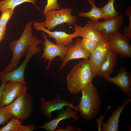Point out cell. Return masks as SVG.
I'll use <instances>...</instances> for the list:
<instances>
[{
	"instance_id": "obj_24",
	"label": "cell",
	"mask_w": 131,
	"mask_h": 131,
	"mask_svg": "<svg viewBox=\"0 0 131 131\" xmlns=\"http://www.w3.org/2000/svg\"><path fill=\"white\" fill-rule=\"evenodd\" d=\"M14 9L9 8L6 9L2 12L0 17V27L6 26L7 24L14 12Z\"/></svg>"
},
{
	"instance_id": "obj_21",
	"label": "cell",
	"mask_w": 131,
	"mask_h": 131,
	"mask_svg": "<svg viewBox=\"0 0 131 131\" xmlns=\"http://www.w3.org/2000/svg\"><path fill=\"white\" fill-rule=\"evenodd\" d=\"M115 0H108L107 3L100 8L104 14L105 21L112 19L119 15L114 7Z\"/></svg>"
},
{
	"instance_id": "obj_3",
	"label": "cell",
	"mask_w": 131,
	"mask_h": 131,
	"mask_svg": "<svg viewBox=\"0 0 131 131\" xmlns=\"http://www.w3.org/2000/svg\"><path fill=\"white\" fill-rule=\"evenodd\" d=\"M81 91V98L74 109L79 111L85 120L90 121L95 117L100 111L101 104L99 95L92 82Z\"/></svg>"
},
{
	"instance_id": "obj_8",
	"label": "cell",
	"mask_w": 131,
	"mask_h": 131,
	"mask_svg": "<svg viewBox=\"0 0 131 131\" xmlns=\"http://www.w3.org/2000/svg\"><path fill=\"white\" fill-rule=\"evenodd\" d=\"M42 34L43 38L44 40L42 44L44 45L43 53L41 56L42 59L44 58V60L47 62L49 60L47 66L45 67L46 70L49 68L51 61L56 57H60V59L63 61L66 53L69 48L73 45L71 44L69 46H66L63 45L54 44L49 41L47 38V36L43 32Z\"/></svg>"
},
{
	"instance_id": "obj_11",
	"label": "cell",
	"mask_w": 131,
	"mask_h": 131,
	"mask_svg": "<svg viewBox=\"0 0 131 131\" xmlns=\"http://www.w3.org/2000/svg\"><path fill=\"white\" fill-rule=\"evenodd\" d=\"M123 16L122 14L112 19L103 22H99L91 20L88 21L102 35L108 40L109 34L121 28L123 22Z\"/></svg>"
},
{
	"instance_id": "obj_12",
	"label": "cell",
	"mask_w": 131,
	"mask_h": 131,
	"mask_svg": "<svg viewBox=\"0 0 131 131\" xmlns=\"http://www.w3.org/2000/svg\"><path fill=\"white\" fill-rule=\"evenodd\" d=\"M27 87L23 82L10 81L6 84L3 92L1 107L11 103L16 97L27 92Z\"/></svg>"
},
{
	"instance_id": "obj_2",
	"label": "cell",
	"mask_w": 131,
	"mask_h": 131,
	"mask_svg": "<svg viewBox=\"0 0 131 131\" xmlns=\"http://www.w3.org/2000/svg\"><path fill=\"white\" fill-rule=\"evenodd\" d=\"M93 78L89 59H85L74 66L68 74L67 88L71 94H77L91 82Z\"/></svg>"
},
{
	"instance_id": "obj_23",
	"label": "cell",
	"mask_w": 131,
	"mask_h": 131,
	"mask_svg": "<svg viewBox=\"0 0 131 131\" xmlns=\"http://www.w3.org/2000/svg\"><path fill=\"white\" fill-rule=\"evenodd\" d=\"M11 120L4 126L0 128V131H19L22 126L21 121L12 116Z\"/></svg>"
},
{
	"instance_id": "obj_14",
	"label": "cell",
	"mask_w": 131,
	"mask_h": 131,
	"mask_svg": "<svg viewBox=\"0 0 131 131\" xmlns=\"http://www.w3.org/2000/svg\"><path fill=\"white\" fill-rule=\"evenodd\" d=\"M117 74L112 77L110 76L104 78L107 82L118 86L123 93L129 97H131V74L123 66L118 70Z\"/></svg>"
},
{
	"instance_id": "obj_29",
	"label": "cell",
	"mask_w": 131,
	"mask_h": 131,
	"mask_svg": "<svg viewBox=\"0 0 131 131\" xmlns=\"http://www.w3.org/2000/svg\"><path fill=\"white\" fill-rule=\"evenodd\" d=\"M37 127L34 124H32L28 126L22 125L19 131H33L36 129Z\"/></svg>"
},
{
	"instance_id": "obj_4",
	"label": "cell",
	"mask_w": 131,
	"mask_h": 131,
	"mask_svg": "<svg viewBox=\"0 0 131 131\" xmlns=\"http://www.w3.org/2000/svg\"><path fill=\"white\" fill-rule=\"evenodd\" d=\"M72 10L71 8H63L43 13L45 17V20L44 22V27L48 30L50 31L57 26L64 23H66L69 25L74 24L78 18L71 14Z\"/></svg>"
},
{
	"instance_id": "obj_17",
	"label": "cell",
	"mask_w": 131,
	"mask_h": 131,
	"mask_svg": "<svg viewBox=\"0 0 131 131\" xmlns=\"http://www.w3.org/2000/svg\"><path fill=\"white\" fill-rule=\"evenodd\" d=\"M131 101V97L124 101L122 104L118 106L113 112L106 123H102V131H117L119 129V118L126 106Z\"/></svg>"
},
{
	"instance_id": "obj_28",
	"label": "cell",
	"mask_w": 131,
	"mask_h": 131,
	"mask_svg": "<svg viewBox=\"0 0 131 131\" xmlns=\"http://www.w3.org/2000/svg\"><path fill=\"white\" fill-rule=\"evenodd\" d=\"M57 0H47V4L45 6L43 13L52 10L60 9V6L57 3Z\"/></svg>"
},
{
	"instance_id": "obj_19",
	"label": "cell",
	"mask_w": 131,
	"mask_h": 131,
	"mask_svg": "<svg viewBox=\"0 0 131 131\" xmlns=\"http://www.w3.org/2000/svg\"><path fill=\"white\" fill-rule=\"evenodd\" d=\"M80 36L99 42L104 39L108 40L104 37L97 30L89 24L82 27L79 31Z\"/></svg>"
},
{
	"instance_id": "obj_10",
	"label": "cell",
	"mask_w": 131,
	"mask_h": 131,
	"mask_svg": "<svg viewBox=\"0 0 131 131\" xmlns=\"http://www.w3.org/2000/svg\"><path fill=\"white\" fill-rule=\"evenodd\" d=\"M110 49L108 40L104 39L98 42L89 59L94 78L97 73Z\"/></svg>"
},
{
	"instance_id": "obj_22",
	"label": "cell",
	"mask_w": 131,
	"mask_h": 131,
	"mask_svg": "<svg viewBox=\"0 0 131 131\" xmlns=\"http://www.w3.org/2000/svg\"><path fill=\"white\" fill-rule=\"evenodd\" d=\"M37 0H0V12L9 8L14 9L17 6L25 2H29L35 5Z\"/></svg>"
},
{
	"instance_id": "obj_26",
	"label": "cell",
	"mask_w": 131,
	"mask_h": 131,
	"mask_svg": "<svg viewBox=\"0 0 131 131\" xmlns=\"http://www.w3.org/2000/svg\"><path fill=\"white\" fill-rule=\"evenodd\" d=\"M12 116L8 105L0 107V125L5 124Z\"/></svg>"
},
{
	"instance_id": "obj_6",
	"label": "cell",
	"mask_w": 131,
	"mask_h": 131,
	"mask_svg": "<svg viewBox=\"0 0 131 131\" xmlns=\"http://www.w3.org/2000/svg\"><path fill=\"white\" fill-rule=\"evenodd\" d=\"M41 50L38 46H30L24 61L18 67L12 71L5 74L0 72L1 84L7 83L10 81H18L26 83L24 78V73L25 68L29 60L36 53L40 52Z\"/></svg>"
},
{
	"instance_id": "obj_13",
	"label": "cell",
	"mask_w": 131,
	"mask_h": 131,
	"mask_svg": "<svg viewBox=\"0 0 131 131\" xmlns=\"http://www.w3.org/2000/svg\"><path fill=\"white\" fill-rule=\"evenodd\" d=\"M40 103V111L49 119L52 117L51 114L53 111L63 109L65 106L72 107L74 109L75 108L73 103L62 100L60 95L58 94L56 95L54 99L50 101H47L44 97H41Z\"/></svg>"
},
{
	"instance_id": "obj_27",
	"label": "cell",
	"mask_w": 131,
	"mask_h": 131,
	"mask_svg": "<svg viewBox=\"0 0 131 131\" xmlns=\"http://www.w3.org/2000/svg\"><path fill=\"white\" fill-rule=\"evenodd\" d=\"M126 15L128 16L129 20V26L126 27L124 29V34L131 39V7L130 6L126 8L125 11Z\"/></svg>"
},
{
	"instance_id": "obj_5",
	"label": "cell",
	"mask_w": 131,
	"mask_h": 131,
	"mask_svg": "<svg viewBox=\"0 0 131 131\" xmlns=\"http://www.w3.org/2000/svg\"><path fill=\"white\" fill-rule=\"evenodd\" d=\"M33 104L32 97L26 92L17 97L8 106L12 116L22 121L30 117L33 110Z\"/></svg>"
},
{
	"instance_id": "obj_25",
	"label": "cell",
	"mask_w": 131,
	"mask_h": 131,
	"mask_svg": "<svg viewBox=\"0 0 131 131\" xmlns=\"http://www.w3.org/2000/svg\"><path fill=\"white\" fill-rule=\"evenodd\" d=\"M98 42L83 38L81 44L82 47L89 53L91 54L97 47Z\"/></svg>"
},
{
	"instance_id": "obj_32",
	"label": "cell",
	"mask_w": 131,
	"mask_h": 131,
	"mask_svg": "<svg viewBox=\"0 0 131 131\" xmlns=\"http://www.w3.org/2000/svg\"><path fill=\"white\" fill-rule=\"evenodd\" d=\"M7 83H4L1 84L0 87V107H1L2 95L5 89Z\"/></svg>"
},
{
	"instance_id": "obj_20",
	"label": "cell",
	"mask_w": 131,
	"mask_h": 131,
	"mask_svg": "<svg viewBox=\"0 0 131 131\" xmlns=\"http://www.w3.org/2000/svg\"><path fill=\"white\" fill-rule=\"evenodd\" d=\"M88 1L92 6L91 10L87 12H81L79 14V15L81 17L89 18L91 20L97 21L100 19H104V16L100 8L97 7L94 0H85Z\"/></svg>"
},
{
	"instance_id": "obj_18",
	"label": "cell",
	"mask_w": 131,
	"mask_h": 131,
	"mask_svg": "<svg viewBox=\"0 0 131 131\" xmlns=\"http://www.w3.org/2000/svg\"><path fill=\"white\" fill-rule=\"evenodd\" d=\"M117 53L110 49L97 73L99 77L110 76L114 71L117 60Z\"/></svg>"
},
{
	"instance_id": "obj_15",
	"label": "cell",
	"mask_w": 131,
	"mask_h": 131,
	"mask_svg": "<svg viewBox=\"0 0 131 131\" xmlns=\"http://www.w3.org/2000/svg\"><path fill=\"white\" fill-rule=\"evenodd\" d=\"M81 39H76L74 42V44H73L69 48L60 66L59 71L61 70L64 68L70 60L82 58L89 59L91 54L82 46L81 44Z\"/></svg>"
},
{
	"instance_id": "obj_31",
	"label": "cell",
	"mask_w": 131,
	"mask_h": 131,
	"mask_svg": "<svg viewBox=\"0 0 131 131\" xmlns=\"http://www.w3.org/2000/svg\"><path fill=\"white\" fill-rule=\"evenodd\" d=\"M6 29V26L0 27V42L5 37Z\"/></svg>"
},
{
	"instance_id": "obj_16",
	"label": "cell",
	"mask_w": 131,
	"mask_h": 131,
	"mask_svg": "<svg viewBox=\"0 0 131 131\" xmlns=\"http://www.w3.org/2000/svg\"><path fill=\"white\" fill-rule=\"evenodd\" d=\"M73 108L67 106L66 110L63 109L58 110L57 117L48 122L45 123L43 125L38 127L39 128L44 129L47 131H55L59 123L61 120L68 118H72L75 121L80 118L78 115V111L73 110Z\"/></svg>"
},
{
	"instance_id": "obj_9",
	"label": "cell",
	"mask_w": 131,
	"mask_h": 131,
	"mask_svg": "<svg viewBox=\"0 0 131 131\" xmlns=\"http://www.w3.org/2000/svg\"><path fill=\"white\" fill-rule=\"evenodd\" d=\"M130 39L124 34H121L119 31L109 34L108 41L110 49L124 57H131Z\"/></svg>"
},
{
	"instance_id": "obj_30",
	"label": "cell",
	"mask_w": 131,
	"mask_h": 131,
	"mask_svg": "<svg viewBox=\"0 0 131 131\" xmlns=\"http://www.w3.org/2000/svg\"><path fill=\"white\" fill-rule=\"evenodd\" d=\"M57 127V129L56 128L55 130V131H74L76 130V127L74 126H72L70 124L67 125L66 127V129H63L61 128L58 125Z\"/></svg>"
},
{
	"instance_id": "obj_1",
	"label": "cell",
	"mask_w": 131,
	"mask_h": 131,
	"mask_svg": "<svg viewBox=\"0 0 131 131\" xmlns=\"http://www.w3.org/2000/svg\"><path fill=\"white\" fill-rule=\"evenodd\" d=\"M33 21L30 20L26 24L20 38L12 41L9 47L12 53L9 64L1 72L5 74L13 71L17 67L22 57L26 54L30 46H37L42 41L33 36L32 25Z\"/></svg>"
},
{
	"instance_id": "obj_7",
	"label": "cell",
	"mask_w": 131,
	"mask_h": 131,
	"mask_svg": "<svg viewBox=\"0 0 131 131\" xmlns=\"http://www.w3.org/2000/svg\"><path fill=\"white\" fill-rule=\"evenodd\" d=\"M34 28L38 31H41L48 34L49 37L54 38L55 44L69 46L72 43L74 38L80 36L79 31L82 26L75 25L74 27L75 32L72 34H67L65 32L55 31L52 32L47 30L44 27V22H33Z\"/></svg>"
}]
</instances>
